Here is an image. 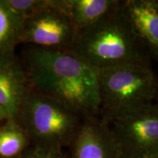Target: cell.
I'll list each match as a JSON object with an SVG mask.
<instances>
[{
  "label": "cell",
  "mask_w": 158,
  "mask_h": 158,
  "mask_svg": "<svg viewBox=\"0 0 158 158\" xmlns=\"http://www.w3.org/2000/svg\"><path fill=\"white\" fill-rule=\"evenodd\" d=\"M18 118L27 135L36 140L37 147L54 149L70 145L83 121L64 105L32 89Z\"/></svg>",
  "instance_id": "4"
},
{
  "label": "cell",
  "mask_w": 158,
  "mask_h": 158,
  "mask_svg": "<svg viewBox=\"0 0 158 158\" xmlns=\"http://www.w3.org/2000/svg\"><path fill=\"white\" fill-rule=\"evenodd\" d=\"M152 2L154 4V5H155L156 10H157L158 12V0H152Z\"/></svg>",
  "instance_id": "16"
},
{
  "label": "cell",
  "mask_w": 158,
  "mask_h": 158,
  "mask_svg": "<svg viewBox=\"0 0 158 158\" xmlns=\"http://www.w3.org/2000/svg\"><path fill=\"white\" fill-rule=\"evenodd\" d=\"M76 29L66 13L49 0L47 7L23 19L20 42L40 48L69 51Z\"/></svg>",
  "instance_id": "6"
},
{
  "label": "cell",
  "mask_w": 158,
  "mask_h": 158,
  "mask_svg": "<svg viewBox=\"0 0 158 158\" xmlns=\"http://www.w3.org/2000/svg\"><path fill=\"white\" fill-rule=\"evenodd\" d=\"M23 21L9 8L5 0H0V55L13 52L20 42Z\"/></svg>",
  "instance_id": "11"
},
{
  "label": "cell",
  "mask_w": 158,
  "mask_h": 158,
  "mask_svg": "<svg viewBox=\"0 0 158 158\" xmlns=\"http://www.w3.org/2000/svg\"><path fill=\"white\" fill-rule=\"evenodd\" d=\"M8 116H7V114L3 109V108L0 106V121L2 120H8Z\"/></svg>",
  "instance_id": "15"
},
{
  "label": "cell",
  "mask_w": 158,
  "mask_h": 158,
  "mask_svg": "<svg viewBox=\"0 0 158 158\" xmlns=\"http://www.w3.org/2000/svg\"><path fill=\"white\" fill-rule=\"evenodd\" d=\"M24 158H69L61 152L60 149L36 147Z\"/></svg>",
  "instance_id": "14"
},
{
  "label": "cell",
  "mask_w": 158,
  "mask_h": 158,
  "mask_svg": "<svg viewBox=\"0 0 158 158\" xmlns=\"http://www.w3.org/2000/svg\"><path fill=\"white\" fill-rule=\"evenodd\" d=\"M124 4L140 40L158 62V12L152 0H126Z\"/></svg>",
  "instance_id": "9"
},
{
  "label": "cell",
  "mask_w": 158,
  "mask_h": 158,
  "mask_svg": "<svg viewBox=\"0 0 158 158\" xmlns=\"http://www.w3.org/2000/svg\"><path fill=\"white\" fill-rule=\"evenodd\" d=\"M69 51L98 70L149 61L150 57L134 28L124 1L96 23L76 31Z\"/></svg>",
  "instance_id": "2"
},
{
  "label": "cell",
  "mask_w": 158,
  "mask_h": 158,
  "mask_svg": "<svg viewBox=\"0 0 158 158\" xmlns=\"http://www.w3.org/2000/svg\"><path fill=\"white\" fill-rule=\"evenodd\" d=\"M64 11L76 31L96 23L121 5L118 0H54Z\"/></svg>",
  "instance_id": "10"
},
{
  "label": "cell",
  "mask_w": 158,
  "mask_h": 158,
  "mask_svg": "<svg viewBox=\"0 0 158 158\" xmlns=\"http://www.w3.org/2000/svg\"><path fill=\"white\" fill-rule=\"evenodd\" d=\"M27 135L16 120H7L0 128V157L9 158L21 153L27 145Z\"/></svg>",
  "instance_id": "12"
},
{
  "label": "cell",
  "mask_w": 158,
  "mask_h": 158,
  "mask_svg": "<svg viewBox=\"0 0 158 158\" xmlns=\"http://www.w3.org/2000/svg\"><path fill=\"white\" fill-rule=\"evenodd\" d=\"M31 86L24 68L13 52L0 55V106L9 119L17 120Z\"/></svg>",
  "instance_id": "8"
},
{
  "label": "cell",
  "mask_w": 158,
  "mask_h": 158,
  "mask_svg": "<svg viewBox=\"0 0 158 158\" xmlns=\"http://www.w3.org/2000/svg\"><path fill=\"white\" fill-rule=\"evenodd\" d=\"M70 146L69 158H121L109 124L100 116L83 119Z\"/></svg>",
  "instance_id": "7"
},
{
  "label": "cell",
  "mask_w": 158,
  "mask_h": 158,
  "mask_svg": "<svg viewBox=\"0 0 158 158\" xmlns=\"http://www.w3.org/2000/svg\"><path fill=\"white\" fill-rule=\"evenodd\" d=\"M98 81L99 116L106 122L153 103L158 89L149 61L98 70Z\"/></svg>",
  "instance_id": "3"
},
{
  "label": "cell",
  "mask_w": 158,
  "mask_h": 158,
  "mask_svg": "<svg viewBox=\"0 0 158 158\" xmlns=\"http://www.w3.org/2000/svg\"><path fill=\"white\" fill-rule=\"evenodd\" d=\"M154 102H155V103L158 106V89H157V94H156V97H155V101H154Z\"/></svg>",
  "instance_id": "17"
},
{
  "label": "cell",
  "mask_w": 158,
  "mask_h": 158,
  "mask_svg": "<svg viewBox=\"0 0 158 158\" xmlns=\"http://www.w3.org/2000/svg\"><path fill=\"white\" fill-rule=\"evenodd\" d=\"M13 13L23 19L30 16L48 5L49 0H5Z\"/></svg>",
  "instance_id": "13"
},
{
  "label": "cell",
  "mask_w": 158,
  "mask_h": 158,
  "mask_svg": "<svg viewBox=\"0 0 158 158\" xmlns=\"http://www.w3.org/2000/svg\"><path fill=\"white\" fill-rule=\"evenodd\" d=\"M24 57L32 89L60 102L83 119L99 116L97 69L70 51L32 46Z\"/></svg>",
  "instance_id": "1"
},
{
  "label": "cell",
  "mask_w": 158,
  "mask_h": 158,
  "mask_svg": "<svg viewBox=\"0 0 158 158\" xmlns=\"http://www.w3.org/2000/svg\"><path fill=\"white\" fill-rule=\"evenodd\" d=\"M121 158H158V106L155 102L110 120Z\"/></svg>",
  "instance_id": "5"
}]
</instances>
